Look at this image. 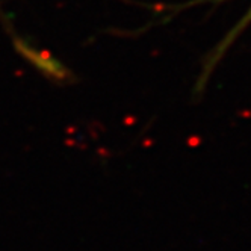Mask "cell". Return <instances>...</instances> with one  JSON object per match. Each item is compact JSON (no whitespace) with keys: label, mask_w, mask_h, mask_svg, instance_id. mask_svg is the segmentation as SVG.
Segmentation results:
<instances>
[{"label":"cell","mask_w":251,"mask_h":251,"mask_svg":"<svg viewBox=\"0 0 251 251\" xmlns=\"http://www.w3.org/2000/svg\"><path fill=\"white\" fill-rule=\"evenodd\" d=\"M19 50H20L22 55L26 56V59H29L35 67H38V70H41L44 75L56 79V80H62V79L65 80L67 71L58 61L50 58L49 55H41L40 51L33 50L30 46L23 44V43L19 44Z\"/></svg>","instance_id":"obj_2"},{"label":"cell","mask_w":251,"mask_h":251,"mask_svg":"<svg viewBox=\"0 0 251 251\" xmlns=\"http://www.w3.org/2000/svg\"><path fill=\"white\" fill-rule=\"evenodd\" d=\"M251 23V6L248 9V12L242 17V19L238 22V25L233 27L226 37L215 46L207 55L206 58L203 59V65H201V71H200V75L197 76V80H195V85H194V89H192V94L195 99H200L204 91H206V88L209 85V79L213 73V70L217 68V65L221 62V59L224 58V55L227 53V50L233 46V43H235L238 40L239 35L244 32V29Z\"/></svg>","instance_id":"obj_1"}]
</instances>
